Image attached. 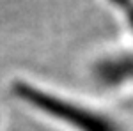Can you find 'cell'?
I'll use <instances>...</instances> for the list:
<instances>
[{"label": "cell", "mask_w": 133, "mask_h": 131, "mask_svg": "<svg viewBox=\"0 0 133 131\" xmlns=\"http://www.w3.org/2000/svg\"><path fill=\"white\" fill-rule=\"evenodd\" d=\"M18 94L23 99H29L34 106L44 110L50 115L59 117L62 121L69 122L71 126H75V128H78L82 131H114L112 124L103 121L99 115L83 110V108H78L75 105H69L66 101H61L59 98H53L50 94H44L41 91H34L27 85H21L18 89Z\"/></svg>", "instance_id": "obj_1"}]
</instances>
